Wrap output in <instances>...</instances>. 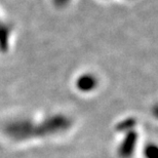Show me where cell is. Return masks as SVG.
<instances>
[{"mask_svg":"<svg viewBox=\"0 0 158 158\" xmlns=\"http://www.w3.org/2000/svg\"><path fill=\"white\" fill-rule=\"evenodd\" d=\"M135 142H137V135L135 132H129L127 137L123 142V144L120 147L119 154L122 158H129L131 156L132 152L135 151Z\"/></svg>","mask_w":158,"mask_h":158,"instance_id":"obj_1","label":"cell"},{"mask_svg":"<svg viewBox=\"0 0 158 158\" xmlns=\"http://www.w3.org/2000/svg\"><path fill=\"white\" fill-rule=\"evenodd\" d=\"M96 84H97L96 78L94 76H89V75L82 76L81 78H79V80H78V87L80 88L81 90H84V91L90 90L91 88H94L96 86Z\"/></svg>","mask_w":158,"mask_h":158,"instance_id":"obj_2","label":"cell"},{"mask_svg":"<svg viewBox=\"0 0 158 158\" xmlns=\"http://www.w3.org/2000/svg\"><path fill=\"white\" fill-rule=\"evenodd\" d=\"M145 155L147 158H157V148L154 145H150L145 150Z\"/></svg>","mask_w":158,"mask_h":158,"instance_id":"obj_3","label":"cell"},{"mask_svg":"<svg viewBox=\"0 0 158 158\" xmlns=\"http://www.w3.org/2000/svg\"><path fill=\"white\" fill-rule=\"evenodd\" d=\"M56 2H59L60 4H62V3H64L66 2V0H56Z\"/></svg>","mask_w":158,"mask_h":158,"instance_id":"obj_4","label":"cell"}]
</instances>
